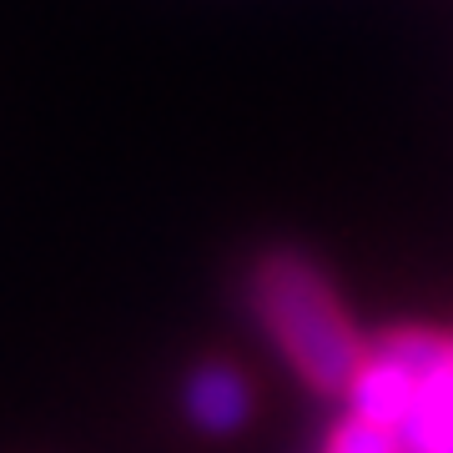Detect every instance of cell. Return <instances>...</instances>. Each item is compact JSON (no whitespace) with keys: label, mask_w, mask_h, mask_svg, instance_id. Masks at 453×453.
<instances>
[{"label":"cell","mask_w":453,"mask_h":453,"mask_svg":"<svg viewBox=\"0 0 453 453\" xmlns=\"http://www.w3.org/2000/svg\"><path fill=\"white\" fill-rule=\"evenodd\" d=\"M247 297L267 338L282 348L297 378L318 393H348L353 372L363 368V338H357L348 308L338 303L323 267L297 252V247H273L252 262Z\"/></svg>","instance_id":"cell-1"},{"label":"cell","mask_w":453,"mask_h":453,"mask_svg":"<svg viewBox=\"0 0 453 453\" xmlns=\"http://www.w3.org/2000/svg\"><path fill=\"white\" fill-rule=\"evenodd\" d=\"M413 393H418V378H413L398 357L383 353V348H368L363 368H357L353 383H348V403H353V413H363V418H372V423L403 428L408 408H413Z\"/></svg>","instance_id":"cell-2"},{"label":"cell","mask_w":453,"mask_h":453,"mask_svg":"<svg viewBox=\"0 0 453 453\" xmlns=\"http://www.w3.org/2000/svg\"><path fill=\"white\" fill-rule=\"evenodd\" d=\"M187 413L207 434L242 428L247 413H252L247 378L237 368H226V363H202V368H192V378H187Z\"/></svg>","instance_id":"cell-3"},{"label":"cell","mask_w":453,"mask_h":453,"mask_svg":"<svg viewBox=\"0 0 453 453\" xmlns=\"http://www.w3.org/2000/svg\"><path fill=\"white\" fill-rule=\"evenodd\" d=\"M398 438H403V453H453V357L418 378Z\"/></svg>","instance_id":"cell-4"},{"label":"cell","mask_w":453,"mask_h":453,"mask_svg":"<svg viewBox=\"0 0 453 453\" xmlns=\"http://www.w3.org/2000/svg\"><path fill=\"white\" fill-rule=\"evenodd\" d=\"M323 453H403V438H398V428H388V423H372V418H363V413H348V418L327 434Z\"/></svg>","instance_id":"cell-5"}]
</instances>
